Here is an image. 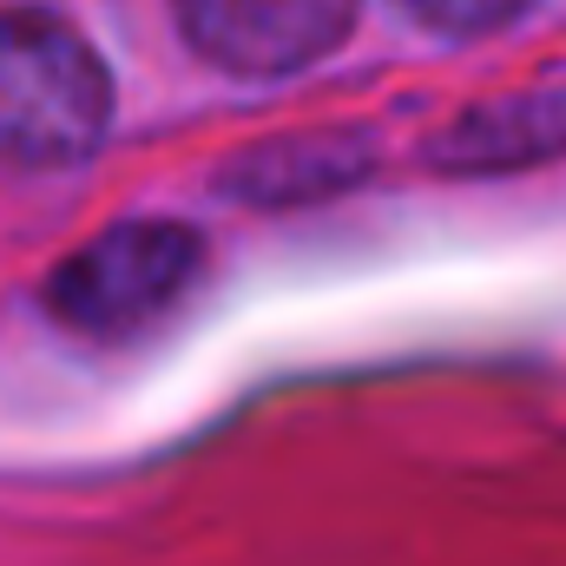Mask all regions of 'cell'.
Segmentation results:
<instances>
[{
  "mask_svg": "<svg viewBox=\"0 0 566 566\" xmlns=\"http://www.w3.org/2000/svg\"><path fill=\"white\" fill-rule=\"evenodd\" d=\"M113 80L53 13H0V158L73 165L106 139Z\"/></svg>",
  "mask_w": 566,
  "mask_h": 566,
  "instance_id": "1",
  "label": "cell"
},
{
  "mask_svg": "<svg viewBox=\"0 0 566 566\" xmlns=\"http://www.w3.org/2000/svg\"><path fill=\"white\" fill-rule=\"evenodd\" d=\"M198 277H205V238L191 224L133 218L99 231L53 271L46 310L93 343H126L158 329L198 290Z\"/></svg>",
  "mask_w": 566,
  "mask_h": 566,
  "instance_id": "2",
  "label": "cell"
},
{
  "mask_svg": "<svg viewBox=\"0 0 566 566\" xmlns=\"http://www.w3.org/2000/svg\"><path fill=\"white\" fill-rule=\"evenodd\" d=\"M171 7L185 40L238 80H283L329 60L356 20V0H171Z\"/></svg>",
  "mask_w": 566,
  "mask_h": 566,
  "instance_id": "3",
  "label": "cell"
},
{
  "mask_svg": "<svg viewBox=\"0 0 566 566\" xmlns=\"http://www.w3.org/2000/svg\"><path fill=\"white\" fill-rule=\"evenodd\" d=\"M402 7L434 33H494V27H514L534 0H402Z\"/></svg>",
  "mask_w": 566,
  "mask_h": 566,
  "instance_id": "4",
  "label": "cell"
}]
</instances>
